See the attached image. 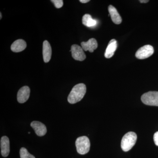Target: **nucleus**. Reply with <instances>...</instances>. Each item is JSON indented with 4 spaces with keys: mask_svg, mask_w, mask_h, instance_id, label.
Instances as JSON below:
<instances>
[{
    "mask_svg": "<svg viewBox=\"0 0 158 158\" xmlns=\"http://www.w3.org/2000/svg\"><path fill=\"white\" fill-rule=\"evenodd\" d=\"M108 10L113 22L116 24L121 23L122 19L116 8L112 5H110L108 7Z\"/></svg>",
    "mask_w": 158,
    "mask_h": 158,
    "instance_id": "nucleus-13",
    "label": "nucleus"
},
{
    "mask_svg": "<svg viewBox=\"0 0 158 158\" xmlns=\"http://www.w3.org/2000/svg\"><path fill=\"white\" fill-rule=\"evenodd\" d=\"M139 2L141 3H146L148 2L149 1L148 0H140Z\"/></svg>",
    "mask_w": 158,
    "mask_h": 158,
    "instance_id": "nucleus-20",
    "label": "nucleus"
},
{
    "mask_svg": "<svg viewBox=\"0 0 158 158\" xmlns=\"http://www.w3.org/2000/svg\"><path fill=\"white\" fill-rule=\"evenodd\" d=\"M20 158H35V157L31 154L25 148H22L20 150Z\"/></svg>",
    "mask_w": 158,
    "mask_h": 158,
    "instance_id": "nucleus-16",
    "label": "nucleus"
},
{
    "mask_svg": "<svg viewBox=\"0 0 158 158\" xmlns=\"http://www.w3.org/2000/svg\"><path fill=\"white\" fill-rule=\"evenodd\" d=\"M30 88L28 86H24L19 90L17 94L18 102L20 103H23L28 100L30 95Z\"/></svg>",
    "mask_w": 158,
    "mask_h": 158,
    "instance_id": "nucleus-7",
    "label": "nucleus"
},
{
    "mask_svg": "<svg viewBox=\"0 0 158 158\" xmlns=\"http://www.w3.org/2000/svg\"><path fill=\"white\" fill-rule=\"evenodd\" d=\"M0 15H1V19H2V13H0Z\"/></svg>",
    "mask_w": 158,
    "mask_h": 158,
    "instance_id": "nucleus-21",
    "label": "nucleus"
},
{
    "mask_svg": "<svg viewBox=\"0 0 158 158\" xmlns=\"http://www.w3.org/2000/svg\"><path fill=\"white\" fill-rule=\"evenodd\" d=\"M90 2L89 0H80V2L82 3H88V2Z\"/></svg>",
    "mask_w": 158,
    "mask_h": 158,
    "instance_id": "nucleus-19",
    "label": "nucleus"
},
{
    "mask_svg": "<svg viewBox=\"0 0 158 158\" xmlns=\"http://www.w3.org/2000/svg\"><path fill=\"white\" fill-rule=\"evenodd\" d=\"M86 92V87L85 84H77L72 89L68 97V101L69 103L75 104L81 101Z\"/></svg>",
    "mask_w": 158,
    "mask_h": 158,
    "instance_id": "nucleus-1",
    "label": "nucleus"
},
{
    "mask_svg": "<svg viewBox=\"0 0 158 158\" xmlns=\"http://www.w3.org/2000/svg\"><path fill=\"white\" fill-rule=\"evenodd\" d=\"M31 126L37 136L42 137L46 134L47 128L45 125L42 123L37 121H33L31 123Z\"/></svg>",
    "mask_w": 158,
    "mask_h": 158,
    "instance_id": "nucleus-8",
    "label": "nucleus"
},
{
    "mask_svg": "<svg viewBox=\"0 0 158 158\" xmlns=\"http://www.w3.org/2000/svg\"><path fill=\"white\" fill-rule=\"evenodd\" d=\"M51 2L54 3L55 7L57 9L62 8L63 5V1L62 0H52Z\"/></svg>",
    "mask_w": 158,
    "mask_h": 158,
    "instance_id": "nucleus-17",
    "label": "nucleus"
},
{
    "mask_svg": "<svg viewBox=\"0 0 158 158\" xmlns=\"http://www.w3.org/2000/svg\"><path fill=\"white\" fill-rule=\"evenodd\" d=\"M81 45L84 51H89L90 52H93L94 50L97 48L98 46L97 41L94 38H91L87 42H82Z\"/></svg>",
    "mask_w": 158,
    "mask_h": 158,
    "instance_id": "nucleus-10",
    "label": "nucleus"
},
{
    "mask_svg": "<svg viewBox=\"0 0 158 158\" xmlns=\"http://www.w3.org/2000/svg\"><path fill=\"white\" fill-rule=\"evenodd\" d=\"M153 138L154 141L156 145L158 146V131L155 133Z\"/></svg>",
    "mask_w": 158,
    "mask_h": 158,
    "instance_id": "nucleus-18",
    "label": "nucleus"
},
{
    "mask_svg": "<svg viewBox=\"0 0 158 158\" xmlns=\"http://www.w3.org/2000/svg\"><path fill=\"white\" fill-rule=\"evenodd\" d=\"M144 104L158 106V91H149L144 94L141 97Z\"/></svg>",
    "mask_w": 158,
    "mask_h": 158,
    "instance_id": "nucleus-4",
    "label": "nucleus"
},
{
    "mask_svg": "<svg viewBox=\"0 0 158 158\" xmlns=\"http://www.w3.org/2000/svg\"><path fill=\"white\" fill-rule=\"evenodd\" d=\"M117 47V41L115 39H112L109 42L105 53V56L107 59L113 57Z\"/></svg>",
    "mask_w": 158,
    "mask_h": 158,
    "instance_id": "nucleus-12",
    "label": "nucleus"
},
{
    "mask_svg": "<svg viewBox=\"0 0 158 158\" xmlns=\"http://www.w3.org/2000/svg\"><path fill=\"white\" fill-rule=\"evenodd\" d=\"M73 58L77 61H82L86 58L84 50L82 47L77 44H73L71 46V50Z\"/></svg>",
    "mask_w": 158,
    "mask_h": 158,
    "instance_id": "nucleus-6",
    "label": "nucleus"
},
{
    "mask_svg": "<svg viewBox=\"0 0 158 158\" xmlns=\"http://www.w3.org/2000/svg\"><path fill=\"white\" fill-rule=\"evenodd\" d=\"M52 48L47 40L44 41L43 44V56L44 62L47 63L49 62L52 56Z\"/></svg>",
    "mask_w": 158,
    "mask_h": 158,
    "instance_id": "nucleus-11",
    "label": "nucleus"
},
{
    "mask_svg": "<svg viewBox=\"0 0 158 158\" xmlns=\"http://www.w3.org/2000/svg\"><path fill=\"white\" fill-rule=\"evenodd\" d=\"M1 154L4 157L9 156L10 152V143L7 136H3L1 139Z\"/></svg>",
    "mask_w": 158,
    "mask_h": 158,
    "instance_id": "nucleus-9",
    "label": "nucleus"
},
{
    "mask_svg": "<svg viewBox=\"0 0 158 158\" xmlns=\"http://www.w3.org/2000/svg\"><path fill=\"white\" fill-rule=\"evenodd\" d=\"M28 134H31V132H29Z\"/></svg>",
    "mask_w": 158,
    "mask_h": 158,
    "instance_id": "nucleus-22",
    "label": "nucleus"
},
{
    "mask_svg": "<svg viewBox=\"0 0 158 158\" xmlns=\"http://www.w3.org/2000/svg\"><path fill=\"white\" fill-rule=\"evenodd\" d=\"M137 136L134 132L127 133L122 139L121 148L124 152L130 150L135 144L137 141Z\"/></svg>",
    "mask_w": 158,
    "mask_h": 158,
    "instance_id": "nucleus-2",
    "label": "nucleus"
},
{
    "mask_svg": "<svg viewBox=\"0 0 158 158\" xmlns=\"http://www.w3.org/2000/svg\"><path fill=\"white\" fill-rule=\"evenodd\" d=\"M82 23L84 25L88 27H95L97 24L96 20L93 19L89 14H85L82 18Z\"/></svg>",
    "mask_w": 158,
    "mask_h": 158,
    "instance_id": "nucleus-15",
    "label": "nucleus"
},
{
    "mask_svg": "<svg viewBox=\"0 0 158 158\" xmlns=\"http://www.w3.org/2000/svg\"><path fill=\"white\" fill-rule=\"evenodd\" d=\"M27 46V43L24 40L22 39L17 40L11 44V50L14 52H19L25 49Z\"/></svg>",
    "mask_w": 158,
    "mask_h": 158,
    "instance_id": "nucleus-14",
    "label": "nucleus"
},
{
    "mask_svg": "<svg viewBox=\"0 0 158 158\" xmlns=\"http://www.w3.org/2000/svg\"><path fill=\"white\" fill-rule=\"evenodd\" d=\"M154 52L153 47L151 45H146L139 49L135 54L137 59H147L153 55Z\"/></svg>",
    "mask_w": 158,
    "mask_h": 158,
    "instance_id": "nucleus-5",
    "label": "nucleus"
},
{
    "mask_svg": "<svg viewBox=\"0 0 158 158\" xmlns=\"http://www.w3.org/2000/svg\"><path fill=\"white\" fill-rule=\"evenodd\" d=\"M77 152L81 155L88 153L90 150V142L86 136H81L77 138L75 142Z\"/></svg>",
    "mask_w": 158,
    "mask_h": 158,
    "instance_id": "nucleus-3",
    "label": "nucleus"
}]
</instances>
